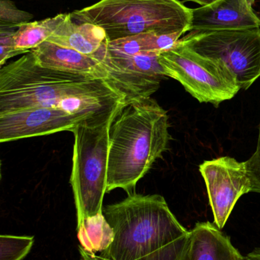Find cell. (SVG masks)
I'll return each instance as SVG.
<instances>
[{"label": "cell", "instance_id": "obj_1", "mask_svg": "<svg viewBox=\"0 0 260 260\" xmlns=\"http://www.w3.org/2000/svg\"><path fill=\"white\" fill-rule=\"evenodd\" d=\"M124 102L112 84L41 67L32 51L0 70V114L33 108L94 114Z\"/></svg>", "mask_w": 260, "mask_h": 260}, {"label": "cell", "instance_id": "obj_2", "mask_svg": "<svg viewBox=\"0 0 260 260\" xmlns=\"http://www.w3.org/2000/svg\"><path fill=\"white\" fill-rule=\"evenodd\" d=\"M114 231L112 243L99 256L107 260H179L190 247L183 227L158 194H129L103 208Z\"/></svg>", "mask_w": 260, "mask_h": 260}, {"label": "cell", "instance_id": "obj_3", "mask_svg": "<svg viewBox=\"0 0 260 260\" xmlns=\"http://www.w3.org/2000/svg\"><path fill=\"white\" fill-rule=\"evenodd\" d=\"M169 116L154 99L126 102L110 128L107 192L122 189L134 193L170 140Z\"/></svg>", "mask_w": 260, "mask_h": 260}, {"label": "cell", "instance_id": "obj_4", "mask_svg": "<svg viewBox=\"0 0 260 260\" xmlns=\"http://www.w3.org/2000/svg\"><path fill=\"white\" fill-rule=\"evenodd\" d=\"M124 103L79 122L74 135L70 183L76 209V229L89 217L102 213L108 186L110 128Z\"/></svg>", "mask_w": 260, "mask_h": 260}, {"label": "cell", "instance_id": "obj_5", "mask_svg": "<svg viewBox=\"0 0 260 260\" xmlns=\"http://www.w3.org/2000/svg\"><path fill=\"white\" fill-rule=\"evenodd\" d=\"M70 15L103 29L111 42L140 34L188 33L192 12L179 0H101Z\"/></svg>", "mask_w": 260, "mask_h": 260}, {"label": "cell", "instance_id": "obj_6", "mask_svg": "<svg viewBox=\"0 0 260 260\" xmlns=\"http://www.w3.org/2000/svg\"><path fill=\"white\" fill-rule=\"evenodd\" d=\"M159 61L166 76L178 81L201 103L218 107L241 90L236 78L222 61L199 54L180 40L174 47L160 53Z\"/></svg>", "mask_w": 260, "mask_h": 260}, {"label": "cell", "instance_id": "obj_7", "mask_svg": "<svg viewBox=\"0 0 260 260\" xmlns=\"http://www.w3.org/2000/svg\"><path fill=\"white\" fill-rule=\"evenodd\" d=\"M180 42L196 53L222 61L247 90L260 77V28L188 32Z\"/></svg>", "mask_w": 260, "mask_h": 260}, {"label": "cell", "instance_id": "obj_8", "mask_svg": "<svg viewBox=\"0 0 260 260\" xmlns=\"http://www.w3.org/2000/svg\"><path fill=\"white\" fill-rule=\"evenodd\" d=\"M214 215V223L222 230L239 199L252 192L246 161L224 156L206 160L199 166Z\"/></svg>", "mask_w": 260, "mask_h": 260}, {"label": "cell", "instance_id": "obj_9", "mask_svg": "<svg viewBox=\"0 0 260 260\" xmlns=\"http://www.w3.org/2000/svg\"><path fill=\"white\" fill-rule=\"evenodd\" d=\"M108 44L94 57L108 70L111 84L126 102L150 98L159 89L160 82L167 77L159 61L160 53L127 56L109 51Z\"/></svg>", "mask_w": 260, "mask_h": 260}, {"label": "cell", "instance_id": "obj_10", "mask_svg": "<svg viewBox=\"0 0 260 260\" xmlns=\"http://www.w3.org/2000/svg\"><path fill=\"white\" fill-rule=\"evenodd\" d=\"M92 114H70L53 108H33L0 114V142L72 132L79 122Z\"/></svg>", "mask_w": 260, "mask_h": 260}, {"label": "cell", "instance_id": "obj_11", "mask_svg": "<svg viewBox=\"0 0 260 260\" xmlns=\"http://www.w3.org/2000/svg\"><path fill=\"white\" fill-rule=\"evenodd\" d=\"M191 12L189 32L260 28V18L248 0H217Z\"/></svg>", "mask_w": 260, "mask_h": 260}, {"label": "cell", "instance_id": "obj_12", "mask_svg": "<svg viewBox=\"0 0 260 260\" xmlns=\"http://www.w3.org/2000/svg\"><path fill=\"white\" fill-rule=\"evenodd\" d=\"M31 51L41 67L93 79H103L111 84L108 70L94 56L83 54L50 41H44Z\"/></svg>", "mask_w": 260, "mask_h": 260}, {"label": "cell", "instance_id": "obj_13", "mask_svg": "<svg viewBox=\"0 0 260 260\" xmlns=\"http://www.w3.org/2000/svg\"><path fill=\"white\" fill-rule=\"evenodd\" d=\"M191 260H245L215 223L198 222L190 231Z\"/></svg>", "mask_w": 260, "mask_h": 260}, {"label": "cell", "instance_id": "obj_14", "mask_svg": "<svg viewBox=\"0 0 260 260\" xmlns=\"http://www.w3.org/2000/svg\"><path fill=\"white\" fill-rule=\"evenodd\" d=\"M47 41L95 56L108 44L103 29L90 23L73 21L70 13Z\"/></svg>", "mask_w": 260, "mask_h": 260}, {"label": "cell", "instance_id": "obj_15", "mask_svg": "<svg viewBox=\"0 0 260 260\" xmlns=\"http://www.w3.org/2000/svg\"><path fill=\"white\" fill-rule=\"evenodd\" d=\"M185 34L145 33L108 42V50L127 56L143 53H160L174 47Z\"/></svg>", "mask_w": 260, "mask_h": 260}, {"label": "cell", "instance_id": "obj_16", "mask_svg": "<svg viewBox=\"0 0 260 260\" xmlns=\"http://www.w3.org/2000/svg\"><path fill=\"white\" fill-rule=\"evenodd\" d=\"M67 13L59 14L53 18L33 21L19 26L14 35V45L20 53H27L47 41L64 21Z\"/></svg>", "mask_w": 260, "mask_h": 260}, {"label": "cell", "instance_id": "obj_17", "mask_svg": "<svg viewBox=\"0 0 260 260\" xmlns=\"http://www.w3.org/2000/svg\"><path fill=\"white\" fill-rule=\"evenodd\" d=\"M76 232L79 247L90 254L105 251L114 240V231L103 212L85 218Z\"/></svg>", "mask_w": 260, "mask_h": 260}, {"label": "cell", "instance_id": "obj_18", "mask_svg": "<svg viewBox=\"0 0 260 260\" xmlns=\"http://www.w3.org/2000/svg\"><path fill=\"white\" fill-rule=\"evenodd\" d=\"M33 236H15L2 235L0 236V260H22L27 256L33 247Z\"/></svg>", "mask_w": 260, "mask_h": 260}, {"label": "cell", "instance_id": "obj_19", "mask_svg": "<svg viewBox=\"0 0 260 260\" xmlns=\"http://www.w3.org/2000/svg\"><path fill=\"white\" fill-rule=\"evenodd\" d=\"M32 14L18 9L11 0H0V27H16L31 22Z\"/></svg>", "mask_w": 260, "mask_h": 260}, {"label": "cell", "instance_id": "obj_20", "mask_svg": "<svg viewBox=\"0 0 260 260\" xmlns=\"http://www.w3.org/2000/svg\"><path fill=\"white\" fill-rule=\"evenodd\" d=\"M16 27H0V65L3 67L6 61L20 53L14 45V35Z\"/></svg>", "mask_w": 260, "mask_h": 260}, {"label": "cell", "instance_id": "obj_21", "mask_svg": "<svg viewBox=\"0 0 260 260\" xmlns=\"http://www.w3.org/2000/svg\"><path fill=\"white\" fill-rule=\"evenodd\" d=\"M252 182V192L260 193V155L254 154L246 160Z\"/></svg>", "mask_w": 260, "mask_h": 260}, {"label": "cell", "instance_id": "obj_22", "mask_svg": "<svg viewBox=\"0 0 260 260\" xmlns=\"http://www.w3.org/2000/svg\"><path fill=\"white\" fill-rule=\"evenodd\" d=\"M79 255H80L79 260H107L104 259V258L101 257L100 256H98V255L90 254V253H87L85 250H84L83 249L80 247H79ZM179 260H191L190 247H189V250H188Z\"/></svg>", "mask_w": 260, "mask_h": 260}, {"label": "cell", "instance_id": "obj_23", "mask_svg": "<svg viewBox=\"0 0 260 260\" xmlns=\"http://www.w3.org/2000/svg\"><path fill=\"white\" fill-rule=\"evenodd\" d=\"M245 260H260V247L253 250L245 256Z\"/></svg>", "mask_w": 260, "mask_h": 260}, {"label": "cell", "instance_id": "obj_24", "mask_svg": "<svg viewBox=\"0 0 260 260\" xmlns=\"http://www.w3.org/2000/svg\"><path fill=\"white\" fill-rule=\"evenodd\" d=\"M186 2H193V3L199 4L201 6H209L212 3H215L217 0H185Z\"/></svg>", "mask_w": 260, "mask_h": 260}, {"label": "cell", "instance_id": "obj_25", "mask_svg": "<svg viewBox=\"0 0 260 260\" xmlns=\"http://www.w3.org/2000/svg\"><path fill=\"white\" fill-rule=\"evenodd\" d=\"M254 154H257V155H260V122L259 126V135H258L257 145H256V151H255Z\"/></svg>", "mask_w": 260, "mask_h": 260}, {"label": "cell", "instance_id": "obj_26", "mask_svg": "<svg viewBox=\"0 0 260 260\" xmlns=\"http://www.w3.org/2000/svg\"><path fill=\"white\" fill-rule=\"evenodd\" d=\"M255 0H248L249 3H250L251 6H253V3H254Z\"/></svg>", "mask_w": 260, "mask_h": 260}]
</instances>
